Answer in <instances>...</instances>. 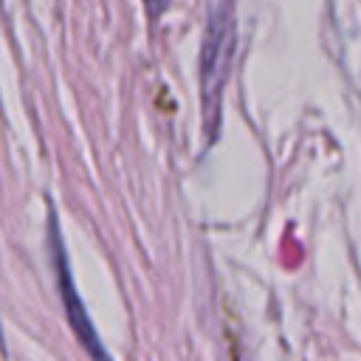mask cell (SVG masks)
Listing matches in <instances>:
<instances>
[{"label": "cell", "instance_id": "6da1fadb", "mask_svg": "<svg viewBox=\"0 0 361 361\" xmlns=\"http://www.w3.org/2000/svg\"><path fill=\"white\" fill-rule=\"evenodd\" d=\"M237 51V11L234 0H212L206 14V31L200 42V116L209 141L220 130L223 90L231 76V62Z\"/></svg>", "mask_w": 361, "mask_h": 361}, {"label": "cell", "instance_id": "7a4b0ae2", "mask_svg": "<svg viewBox=\"0 0 361 361\" xmlns=\"http://www.w3.org/2000/svg\"><path fill=\"white\" fill-rule=\"evenodd\" d=\"M48 248H51V262H54V274H56V288H59V299H62V307H65V316H68V324L71 330L76 333L79 344L96 355V358H107L110 353L102 347L99 341V333L79 299V290L73 285V274H71V262H68V251L62 245V237H59V228H56V217L51 214L48 220Z\"/></svg>", "mask_w": 361, "mask_h": 361}, {"label": "cell", "instance_id": "3957f363", "mask_svg": "<svg viewBox=\"0 0 361 361\" xmlns=\"http://www.w3.org/2000/svg\"><path fill=\"white\" fill-rule=\"evenodd\" d=\"M144 6H147V11H149V17H152V20H158V17L166 11L169 0H144Z\"/></svg>", "mask_w": 361, "mask_h": 361}]
</instances>
